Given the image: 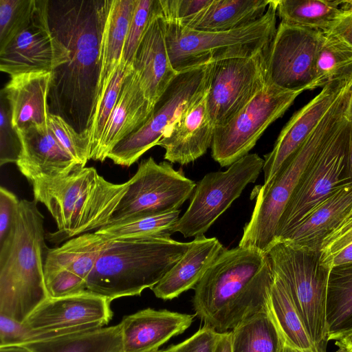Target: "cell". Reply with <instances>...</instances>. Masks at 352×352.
Listing matches in <instances>:
<instances>
[{"instance_id":"6da1fadb","label":"cell","mask_w":352,"mask_h":352,"mask_svg":"<svg viewBox=\"0 0 352 352\" xmlns=\"http://www.w3.org/2000/svg\"><path fill=\"white\" fill-rule=\"evenodd\" d=\"M58 3H49L50 22L69 54L67 63L52 73L48 99L54 104V114L81 133L89 131L96 109L101 40L111 0Z\"/></svg>"},{"instance_id":"7a4b0ae2","label":"cell","mask_w":352,"mask_h":352,"mask_svg":"<svg viewBox=\"0 0 352 352\" xmlns=\"http://www.w3.org/2000/svg\"><path fill=\"white\" fill-rule=\"evenodd\" d=\"M274 271L267 254L252 248L224 250L195 287L193 309L217 333L267 310Z\"/></svg>"},{"instance_id":"3957f363","label":"cell","mask_w":352,"mask_h":352,"mask_svg":"<svg viewBox=\"0 0 352 352\" xmlns=\"http://www.w3.org/2000/svg\"><path fill=\"white\" fill-rule=\"evenodd\" d=\"M31 184L34 200L45 205L56 223L57 230L49 233L48 239L59 243L107 226L129 181L113 184L93 167H78L67 175L40 177Z\"/></svg>"},{"instance_id":"277c9868","label":"cell","mask_w":352,"mask_h":352,"mask_svg":"<svg viewBox=\"0 0 352 352\" xmlns=\"http://www.w3.org/2000/svg\"><path fill=\"white\" fill-rule=\"evenodd\" d=\"M190 245L170 234L108 239L87 280V290L111 301L139 296L157 285Z\"/></svg>"},{"instance_id":"5b68a950","label":"cell","mask_w":352,"mask_h":352,"mask_svg":"<svg viewBox=\"0 0 352 352\" xmlns=\"http://www.w3.org/2000/svg\"><path fill=\"white\" fill-rule=\"evenodd\" d=\"M47 250L37 202L20 200L14 232L0 247V314L23 323L50 298L44 276Z\"/></svg>"},{"instance_id":"8992f818","label":"cell","mask_w":352,"mask_h":352,"mask_svg":"<svg viewBox=\"0 0 352 352\" xmlns=\"http://www.w3.org/2000/svg\"><path fill=\"white\" fill-rule=\"evenodd\" d=\"M351 88L352 82L271 184L265 190H258L252 216L243 228L239 246L252 248L266 254L275 242L279 220L302 176L345 118Z\"/></svg>"},{"instance_id":"52a82bcc","label":"cell","mask_w":352,"mask_h":352,"mask_svg":"<svg viewBox=\"0 0 352 352\" xmlns=\"http://www.w3.org/2000/svg\"><path fill=\"white\" fill-rule=\"evenodd\" d=\"M276 17V0H271L262 17L228 31L195 30L164 18L170 64L181 72L221 60L254 56L270 47L277 29Z\"/></svg>"},{"instance_id":"ba28073f","label":"cell","mask_w":352,"mask_h":352,"mask_svg":"<svg viewBox=\"0 0 352 352\" xmlns=\"http://www.w3.org/2000/svg\"><path fill=\"white\" fill-rule=\"evenodd\" d=\"M273 270L286 284L317 352H327V294L330 270L320 264V251L284 240L267 252Z\"/></svg>"},{"instance_id":"9c48e42d","label":"cell","mask_w":352,"mask_h":352,"mask_svg":"<svg viewBox=\"0 0 352 352\" xmlns=\"http://www.w3.org/2000/svg\"><path fill=\"white\" fill-rule=\"evenodd\" d=\"M211 64L178 72L156 104L150 118L119 142L107 158L116 164L129 167L157 145L168 127L208 91Z\"/></svg>"},{"instance_id":"30bf717a","label":"cell","mask_w":352,"mask_h":352,"mask_svg":"<svg viewBox=\"0 0 352 352\" xmlns=\"http://www.w3.org/2000/svg\"><path fill=\"white\" fill-rule=\"evenodd\" d=\"M263 166L264 159L257 153H249L225 171L206 174L197 183L190 203L172 228V234L179 232L184 237L204 235L245 188L257 179Z\"/></svg>"},{"instance_id":"8fae6325","label":"cell","mask_w":352,"mask_h":352,"mask_svg":"<svg viewBox=\"0 0 352 352\" xmlns=\"http://www.w3.org/2000/svg\"><path fill=\"white\" fill-rule=\"evenodd\" d=\"M302 92L281 89L271 82L225 124L214 129L211 155L221 166H230L249 154L267 128Z\"/></svg>"},{"instance_id":"7c38bea8","label":"cell","mask_w":352,"mask_h":352,"mask_svg":"<svg viewBox=\"0 0 352 352\" xmlns=\"http://www.w3.org/2000/svg\"><path fill=\"white\" fill-rule=\"evenodd\" d=\"M196 184L170 163H157L150 157L140 163L129 180L126 191L108 225L179 210L192 195Z\"/></svg>"},{"instance_id":"4fadbf2b","label":"cell","mask_w":352,"mask_h":352,"mask_svg":"<svg viewBox=\"0 0 352 352\" xmlns=\"http://www.w3.org/2000/svg\"><path fill=\"white\" fill-rule=\"evenodd\" d=\"M351 130V124L345 117L309 165L279 220L276 241L286 235L307 212L338 186L351 182L346 168Z\"/></svg>"},{"instance_id":"5bb4252c","label":"cell","mask_w":352,"mask_h":352,"mask_svg":"<svg viewBox=\"0 0 352 352\" xmlns=\"http://www.w3.org/2000/svg\"><path fill=\"white\" fill-rule=\"evenodd\" d=\"M268 49L252 56L211 64L206 101L214 127L230 120L266 85Z\"/></svg>"},{"instance_id":"9a60e30c","label":"cell","mask_w":352,"mask_h":352,"mask_svg":"<svg viewBox=\"0 0 352 352\" xmlns=\"http://www.w3.org/2000/svg\"><path fill=\"white\" fill-rule=\"evenodd\" d=\"M111 302L88 290L49 298L23 322L25 327L23 344L103 327L113 316Z\"/></svg>"},{"instance_id":"2e32d148","label":"cell","mask_w":352,"mask_h":352,"mask_svg":"<svg viewBox=\"0 0 352 352\" xmlns=\"http://www.w3.org/2000/svg\"><path fill=\"white\" fill-rule=\"evenodd\" d=\"M49 1L36 0L28 24L0 49V70L10 77L32 72H51L69 60V52L53 32Z\"/></svg>"},{"instance_id":"e0dca14e","label":"cell","mask_w":352,"mask_h":352,"mask_svg":"<svg viewBox=\"0 0 352 352\" xmlns=\"http://www.w3.org/2000/svg\"><path fill=\"white\" fill-rule=\"evenodd\" d=\"M324 34L280 22L267 52L269 81L292 91L314 89L316 61Z\"/></svg>"},{"instance_id":"ac0fdd59","label":"cell","mask_w":352,"mask_h":352,"mask_svg":"<svg viewBox=\"0 0 352 352\" xmlns=\"http://www.w3.org/2000/svg\"><path fill=\"white\" fill-rule=\"evenodd\" d=\"M352 77L325 85L307 104L295 112L278 136L272 150L265 155L264 184L266 189L286 163L300 148L345 88Z\"/></svg>"},{"instance_id":"d6986e66","label":"cell","mask_w":352,"mask_h":352,"mask_svg":"<svg viewBox=\"0 0 352 352\" xmlns=\"http://www.w3.org/2000/svg\"><path fill=\"white\" fill-rule=\"evenodd\" d=\"M132 67L146 98L155 108L178 73L169 60L165 41V19L160 0H155Z\"/></svg>"},{"instance_id":"ffe728a7","label":"cell","mask_w":352,"mask_h":352,"mask_svg":"<svg viewBox=\"0 0 352 352\" xmlns=\"http://www.w3.org/2000/svg\"><path fill=\"white\" fill-rule=\"evenodd\" d=\"M207 94L187 108L158 142L165 150L164 160L186 165L211 148L214 126L208 111Z\"/></svg>"},{"instance_id":"44dd1931","label":"cell","mask_w":352,"mask_h":352,"mask_svg":"<svg viewBox=\"0 0 352 352\" xmlns=\"http://www.w3.org/2000/svg\"><path fill=\"white\" fill-rule=\"evenodd\" d=\"M195 315L147 308L125 316L120 323L123 352H154L184 332Z\"/></svg>"},{"instance_id":"7402d4cb","label":"cell","mask_w":352,"mask_h":352,"mask_svg":"<svg viewBox=\"0 0 352 352\" xmlns=\"http://www.w3.org/2000/svg\"><path fill=\"white\" fill-rule=\"evenodd\" d=\"M17 131L22 149L16 164L30 183L40 177L65 175L82 167L61 146L49 126Z\"/></svg>"},{"instance_id":"603a6c76","label":"cell","mask_w":352,"mask_h":352,"mask_svg":"<svg viewBox=\"0 0 352 352\" xmlns=\"http://www.w3.org/2000/svg\"><path fill=\"white\" fill-rule=\"evenodd\" d=\"M154 109L146 98L131 67L92 160H105L119 142L140 129L150 118Z\"/></svg>"},{"instance_id":"cb8c5ba5","label":"cell","mask_w":352,"mask_h":352,"mask_svg":"<svg viewBox=\"0 0 352 352\" xmlns=\"http://www.w3.org/2000/svg\"><path fill=\"white\" fill-rule=\"evenodd\" d=\"M51 72H32L10 77L2 91L8 98L16 130L48 127Z\"/></svg>"},{"instance_id":"d4e9b609","label":"cell","mask_w":352,"mask_h":352,"mask_svg":"<svg viewBox=\"0 0 352 352\" xmlns=\"http://www.w3.org/2000/svg\"><path fill=\"white\" fill-rule=\"evenodd\" d=\"M351 205L352 182H348L312 208L279 240L305 250L320 251L324 238L341 221Z\"/></svg>"},{"instance_id":"484cf974","label":"cell","mask_w":352,"mask_h":352,"mask_svg":"<svg viewBox=\"0 0 352 352\" xmlns=\"http://www.w3.org/2000/svg\"><path fill=\"white\" fill-rule=\"evenodd\" d=\"M224 250L216 237H195L183 256L151 288L155 296L164 300H172L194 289Z\"/></svg>"},{"instance_id":"4316f807","label":"cell","mask_w":352,"mask_h":352,"mask_svg":"<svg viewBox=\"0 0 352 352\" xmlns=\"http://www.w3.org/2000/svg\"><path fill=\"white\" fill-rule=\"evenodd\" d=\"M270 1L271 0H210L208 5L192 18L183 23H176L202 32L232 30L252 23L262 17Z\"/></svg>"},{"instance_id":"83f0119b","label":"cell","mask_w":352,"mask_h":352,"mask_svg":"<svg viewBox=\"0 0 352 352\" xmlns=\"http://www.w3.org/2000/svg\"><path fill=\"white\" fill-rule=\"evenodd\" d=\"M138 1L111 0L101 40V67L96 104L122 60L126 38Z\"/></svg>"},{"instance_id":"f1b7e54d","label":"cell","mask_w":352,"mask_h":352,"mask_svg":"<svg viewBox=\"0 0 352 352\" xmlns=\"http://www.w3.org/2000/svg\"><path fill=\"white\" fill-rule=\"evenodd\" d=\"M107 241L108 238L95 231L78 235L59 247L48 249L45 256L44 274L65 272L87 283Z\"/></svg>"},{"instance_id":"f546056e","label":"cell","mask_w":352,"mask_h":352,"mask_svg":"<svg viewBox=\"0 0 352 352\" xmlns=\"http://www.w3.org/2000/svg\"><path fill=\"white\" fill-rule=\"evenodd\" d=\"M267 309L285 344L302 352H317L286 284L274 271Z\"/></svg>"},{"instance_id":"4dcf8cb0","label":"cell","mask_w":352,"mask_h":352,"mask_svg":"<svg viewBox=\"0 0 352 352\" xmlns=\"http://www.w3.org/2000/svg\"><path fill=\"white\" fill-rule=\"evenodd\" d=\"M23 345L32 352H123L120 323Z\"/></svg>"},{"instance_id":"1f68e13d","label":"cell","mask_w":352,"mask_h":352,"mask_svg":"<svg viewBox=\"0 0 352 352\" xmlns=\"http://www.w3.org/2000/svg\"><path fill=\"white\" fill-rule=\"evenodd\" d=\"M327 324L329 341H336L352 330V262L330 270Z\"/></svg>"},{"instance_id":"d6a6232c","label":"cell","mask_w":352,"mask_h":352,"mask_svg":"<svg viewBox=\"0 0 352 352\" xmlns=\"http://www.w3.org/2000/svg\"><path fill=\"white\" fill-rule=\"evenodd\" d=\"M284 344L268 309L250 316L231 331L232 352H281Z\"/></svg>"},{"instance_id":"836d02e7","label":"cell","mask_w":352,"mask_h":352,"mask_svg":"<svg viewBox=\"0 0 352 352\" xmlns=\"http://www.w3.org/2000/svg\"><path fill=\"white\" fill-rule=\"evenodd\" d=\"M340 0H276L283 23L327 32L342 14Z\"/></svg>"},{"instance_id":"e575fe53","label":"cell","mask_w":352,"mask_h":352,"mask_svg":"<svg viewBox=\"0 0 352 352\" xmlns=\"http://www.w3.org/2000/svg\"><path fill=\"white\" fill-rule=\"evenodd\" d=\"M351 77L352 48L324 32L316 61L314 89Z\"/></svg>"},{"instance_id":"d590c367","label":"cell","mask_w":352,"mask_h":352,"mask_svg":"<svg viewBox=\"0 0 352 352\" xmlns=\"http://www.w3.org/2000/svg\"><path fill=\"white\" fill-rule=\"evenodd\" d=\"M181 210L128 219L108 225L96 232L108 239L157 234H171Z\"/></svg>"},{"instance_id":"8d00e7d4","label":"cell","mask_w":352,"mask_h":352,"mask_svg":"<svg viewBox=\"0 0 352 352\" xmlns=\"http://www.w3.org/2000/svg\"><path fill=\"white\" fill-rule=\"evenodd\" d=\"M131 67L122 60L96 104L89 131V160L93 159L98 148L107 123L118 99L124 80Z\"/></svg>"},{"instance_id":"74e56055","label":"cell","mask_w":352,"mask_h":352,"mask_svg":"<svg viewBox=\"0 0 352 352\" xmlns=\"http://www.w3.org/2000/svg\"><path fill=\"white\" fill-rule=\"evenodd\" d=\"M320 264L331 270L352 262V205L336 226L324 238Z\"/></svg>"},{"instance_id":"f35d334b","label":"cell","mask_w":352,"mask_h":352,"mask_svg":"<svg viewBox=\"0 0 352 352\" xmlns=\"http://www.w3.org/2000/svg\"><path fill=\"white\" fill-rule=\"evenodd\" d=\"M48 126L61 146L82 167L89 160L90 135L89 130L77 131L60 116L49 113Z\"/></svg>"},{"instance_id":"ab89813d","label":"cell","mask_w":352,"mask_h":352,"mask_svg":"<svg viewBox=\"0 0 352 352\" xmlns=\"http://www.w3.org/2000/svg\"><path fill=\"white\" fill-rule=\"evenodd\" d=\"M36 0H0V49L30 22Z\"/></svg>"},{"instance_id":"60d3db41","label":"cell","mask_w":352,"mask_h":352,"mask_svg":"<svg viewBox=\"0 0 352 352\" xmlns=\"http://www.w3.org/2000/svg\"><path fill=\"white\" fill-rule=\"evenodd\" d=\"M0 99V166H3L17 162L22 145L19 133L12 125L9 101L2 89Z\"/></svg>"},{"instance_id":"b9f144b4","label":"cell","mask_w":352,"mask_h":352,"mask_svg":"<svg viewBox=\"0 0 352 352\" xmlns=\"http://www.w3.org/2000/svg\"><path fill=\"white\" fill-rule=\"evenodd\" d=\"M155 3V0L138 1L122 53V60L129 65H132L135 52L151 18Z\"/></svg>"},{"instance_id":"7bdbcfd3","label":"cell","mask_w":352,"mask_h":352,"mask_svg":"<svg viewBox=\"0 0 352 352\" xmlns=\"http://www.w3.org/2000/svg\"><path fill=\"white\" fill-rule=\"evenodd\" d=\"M50 298H60L87 290V283L80 277L65 272H55L44 275Z\"/></svg>"},{"instance_id":"ee69618b","label":"cell","mask_w":352,"mask_h":352,"mask_svg":"<svg viewBox=\"0 0 352 352\" xmlns=\"http://www.w3.org/2000/svg\"><path fill=\"white\" fill-rule=\"evenodd\" d=\"M19 204L16 195L0 187V247L8 241L14 232Z\"/></svg>"},{"instance_id":"f6af8a7d","label":"cell","mask_w":352,"mask_h":352,"mask_svg":"<svg viewBox=\"0 0 352 352\" xmlns=\"http://www.w3.org/2000/svg\"><path fill=\"white\" fill-rule=\"evenodd\" d=\"M164 18L183 23L197 14L210 0H160Z\"/></svg>"},{"instance_id":"bcb514c9","label":"cell","mask_w":352,"mask_h":352,"mask_svg":"<svg viewBox=\"0 0 352 352\" xmlns=\"http://www.w3.org/2000/svg\"><path fill=\"white\" fill-rule=\"evenodd\" d=\"M219 333L204 326L191 337L171 346L172 352H214Z\"/></svg>"},{"instance_id":"7dc6e473","label":"cell","mask_w":352,"mask_h":352,"mask_svg":"<svg viewBox=\"0 0 352 352\" xmlns=\"http://www.w3.org/2000/svg\"><path fill=\"white\" fill-rule=\"evenodd\" d=\"M342 14L325 33L343 41L352 48V0L342 1Z\"/></svg>"},{"instance_id":"c3c4849f","label":"cell","mask_w":352,"mask_h":352,"mask_svg":"<svg viewBox=\"0 0 352 352\" xmlns=\"http://www.w3.org/2000/svg\"><path fill=\"white\" fill-rule=\"evenodd\" d=\"M214 352H232L231 331L219 333Z\"/></svg>"},{"instance_id":"681fc988","label":"cell","mask_w":352,"mask_h":352,"mask_svg":"<svg viewBox=\"0 0 352 352\" xmlns=\"http://www.w3.org/2000/svg\"><path fill=\"white\" fill-rule=\"evenodd\" d=\"M336 352H352V330L335 341Z\"/></svg>"},{"instance_id":"f907efd6","label":"cell","mask_w":352,"mask_h":352,"mask_svg":"<svg viewBox=\"0 0 352 352\" xmlns=\"http://www.w3.org/2000/svg\"><path fill=\"white\" fill-rule=\"evenodd\" d=\"M346 168L348 177L352 182V126L348 145Z\"/></svg>"},{"instance_id":"816d5d0a","label":"cell","mask_w":352,"mask_h":352,"mask_svg":"<svg viewBox=\"0 0 352 352\" xmlns=\"http://www.w3.org/2000/svg\"><path fill=\"white\" fill-rule=\"evenodd\" d=\"M0 352H32L24 345H13L0 347Z\"/></svg>"},{"instance_id":"f5cc1de1","label":"cell","mask_w":352,"mask_h":352,"mask_svg":"<svg viewBox=\"0 0 352 352\" xmlns=\"http://www.w3.org/2000/svg\"><path fill=\"white\" fill-rule=\"evenodd\" d=\"M345 117L352 126V88L345 111Z\"/></svg>"},{"instance_id":"db71d44e","label":"cell","mask_w":352,"mask_h":352,"mask_svg":"<svg viewBox=\"0 0 352 352\" xmlns=\"http://www.w3.org/2000/svg\"><path fill=\"white\" fill-rule=\"evenodd\" d=\"M281 352H302V351H300L296 349H294L285 343Z\"/></svg>"},{"instance_id":"11a10c76","label":"cell","mask_w":352,"mask_h":352,"mask_svg":"<svg viewBox=\"0 0 352 352\" xmlns=\"http://www.w3.org/2000/svg\"><path fill=\"white\" fill-rule=\"evenodd\" d=\"M154 352H172V349H171V346H170L168 349H164V350H157V351H154Z\"/></svg>"}]
</instances>
